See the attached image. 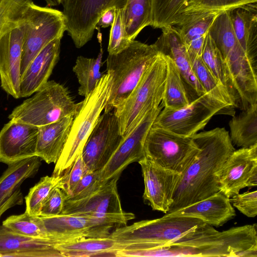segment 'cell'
Instances as JSON below:
<instances>
[{
	"instance_id": "6da1fadb",
	"label": "cell",
	"mask_w": 257,
	"mask_h": 257,
	"mask_svg": "<svg viewBox=\"0 0 257 257\" xmlns=\"http://www.w3.org/2000/svg\"><path fill=\"white\" fill-rule=\"evenodd\" d=\"M191 138L198 151L181 174L173 202L166 214L181 209L219 191L217 174L235 150L229 133L224 127L197 133Z\"/></svg>"
},
{
	"instance_id": "7a4b0ae2",
	"label": "cell",
	"mask_w": 257,
	"mask_h": 257,
	"mask_svg": "<svg viewBox=\"0 0 257 257\" xmlns=\"http://www.w3.org/2000/svg\"><path fill=\"white\" fill-rule=\"evenodd\" d=\"M208 33L220 51L234 87L241 108L257 102L256 65L246 55L234 34L229 11L218 15Z\"/></svg>"
},
{
	"instance_id": "3957f363",
	"label": "cell",
	"mask_w": 257,
	"mask_h": 257,
	"mask_svg": "<svg viewBox=\"0 0 257 257\" xmlns=\"http://www.w3.org/2000/svg\"><path fill=\"white\" fill-rule=\"evenodd\" d=\"M159 54L154 44L134 40L119 53L108 54L106 70L111 75L112 86L104 111H113L125 99Z\"/></svg>"
},
{
	"instance_id": "277c9868",
	"label": "cell",
	"mask_w": 257,
	"mask_h": 257,
	"mask_svg": "<svg viewBox=\"0 0 257 257\" xmlns=\"http://www.w3.org/2000/svg\"><path fill=\"white\" fill-rule=\"evenodd\" d=\"M111 86V75L106 72L92 92L84 97L80 110L74 117L63 150L55 164L52 175L62 176L82 153L88 137L106 106Z\"/></svg>"
},
{
	"instance_id": "5b68a950",
	"label": "cell",
	"mask_w": 257,
	"mask_h": 257,
	"mask_svg": "<svg viewBox=\"0 0 257 257\" xmlns=\"http://www.w3.org/2000/svg\"><path fill=\"white\" fill-rule=\"evenodd\" d=\"M171 243L194 248L198 257H238L243 251L257 248V225H244L220 232L204 223Z\"/></svg>"
},
{
	"instance_id": "8992f818",
	"label": "cell",
	"mask_w": 257,
	"mask_h": 257,
	"mask_svg": "<svg viewBox=\"0 0 257 257\" xmlns=\"http://www.w3.org/2000/svg\"><path fill=\"white\" fill-rule=\"evenodd\" d=\"M167 70L165 57L160 52L132 92L113 110L123 137L130 133L149 111L160 105Z\"/></svg>"
},
{
	"instance_id": "52a82bcc",
	"label": "cell",
	"mask_w": 257,
	"mask_h": 257,
	"mask_svg": "<svg viewBox=\"0 0 257 257\" xmlns=\"http://www.w3.org/2000/svg\"><path fill=\"white\" fill-rule=\"evenodd\" d=\"M204 223L196 218L165 214L159 218L116 227L109 235L120 243L124 249H142L170 243Z\"/></svg>"
},
{
	"instance_id": "ba28073f",
	"label": "cell",
	"mask_w": 257,
	"mask_h": 257,
	"mask_svg": "<svg viewBox=\"0 0 257 257\" xmlns=\"http://www.w3.org/2000/svg\"><path fill=\"white\" fill-rule=\"evenodd\" d=\"M82 104V101H74L63 85L48 80L32 97L16 106L8 118L39 127L69 115L75 116Z\"/></svg>"
},
{
	"instance_id": "9c48e42d",
	"label": "cell",
	"mask_w": 257,
	"mask_h": 257,
	"mask_svg": "<svg viewBox=\"0 0 257 257\" xmlns=\"http://www.w3.org/2000/svg\"><path fill=\"white\" fill-rule=\"evenodd\" d=\"M21 64V76L34 57L50 42L63 37L66 30L62 12L31 3L26 10Z\"/></svg>"
},
{
	"instance_id": "30bf717a",
	"label": "cell",
	"mask_w": 257,
	"mask_h": 257,
	"mask_svg": "<svg viewBox=\"0 0 257 257\" xmlns=\"http://www.w3.org/2000/svg\"><path fill=\"white\" fill-rule=\"evenodd\" d=\"M198 151L191 137L180 136L153 124L144 145L145 156L161 167L181 174Z\"/></svg>"
},
{
	"instance_id": "8fae6325",
	"label": "cell",
	"mask_w": 257,
	"mask_h": 257,
	"mask_svg": "<svg viewBox=\"0 0 257 257\" xmlns=\"http://www.w3.org/2000/svg\"><path fill=\"white\" fill-rule=\"evenodd\" d=\"M226 110L231 111L225 105L205 93L182 108L162 109L153 125L190 137L203 130L214 115Z\"/></svg>"
},
{
	"instance_id": "7c38bea8",
	"label": "cell",
	"mask_w": 257,
	"mask_h": 257,
	"mask_svg": "<svg viewBox=\"0 0 257 257\" xmlns=\"http://www.w3.org/2000/svg\"><path fill=\"white\" fill-rule=\"evenodd\" d=\"M119 178L107 181L88 196L76 200L66 199L61 214L91 216L117 227L126 225L135 215L122 209L117 187Z\"/></svg>"
},
{
	"instance_id": "4fadbf2b",
	"label": "cell",
	"mask_w": 257,
	"mask_h": 257,
	"mask_svg": "<svg viewBox=\"0 0 257 257\" xmlns=\"http://www.w3.org/2000/svg\"><path fill=\"white\" fill-rule=\"evenodd\" d=\"M127 0H64L62 5L66 30L80 48L92 39L102 15L111 8L123 9Z\"/></svg>"
},
{
	"instance_id": "5bb4252c",
	"label": "cell",
	"mask_w": 257,
	"mask_h": 257,
	"mask_svg": "<svg viewBox=\"0 0 257 257\" xmlns=\"http://www.w3.org/2000/svg\"><path fill=\"white\" fill-rule=\"evenodd\" d=\"M160 105L149 111L133 130L123 139L105 165L99 170L101 181L105 183L115 177L130 164L138 162L145 156L144 145L148 133L162 109Z\"/></svg>"
},
{
	"instance_id": "9a60e30c",
	"label": "cell",
	"mask_w": 257,
	"mask_h": 257,
	"mask_svg": "<svg viewBox=\"0 0 257 257\" xmlns=\"http://www.w3.org/2000/svg\"><path fill=\"white\" fill-rule=\"evenodd\" d=\"M123 137L113 111H104L91 132L81 156L89 171L102 168L115 151Z\"/></svg>"
},
{
	"instance_id": "2e32d148",
	"label": "cell",
	"mask_w": 257,
	"mask_h": 257,
	"mask_svg": "<svg viewBox=\"0 0 257 257\" xmlns=\"http://www.w3.org/2000/svg\"><path fill=\"white\" fill-rule=\"evenodd\" d=\"M50 238L61 243L79 238L104 237L117 227L104 219L85 215L41 216Z\"/></svg>"
},
{
	"instance_id": "e0dca14e",
	"label": "cell",
	"mask_w": 257,
	"mask_h": 257,
	"mask_svg": "<svg viewBox=\"0 0 257 257\" xmlns=\"http://www.w3.org/2000/svg\"><path fill=\"white\" fill-rule=\"evenodd\" d=\"M219 191L230 198L257 185V144L234 150L217 174Z\"/></svg>"
},
{
	"instance_id": "ac0fdd59",
	"label": "cell",
	"mask_w": 257,
	"mask_h": 257,
	"mask_svg": "<svg viewBox=\"0 0 257 257\" xmlns=\"http://www.w3.org/2000/svg\"><path fill=\"white\" fill-rule=\"evenodd\" d=\"M138 163L144 178V200L153 210L166 214L173 202L181 174L161 167L146 156Z\"/></svg>"
},
{
	"instance_id": "d6986e66",
	"label": "cell",
	"mask_w": 257,
	"mask_h": 257,
	"mask_svg": "<svg viewBox=\"0 0 257 257\" xmlns=\"http://www.w3.org/2000/svg\"><path fill=\"white\" fill-rule=\"evenodd\" d=\"M38 127L13 120L0 131V162L7 165L36 156Z\"/></svg>"
},
{
	"instance_id": "ffe728a7",
	"label": "cell",
	"mask_w": 257,
	"mask_h": 257,
	"mask_svg": "<svg viewBox=\"0 0 257 257\" xmlns=\"http://www.w3.org/2000/svg\"><path fill=\"white\" fill-rule=\"evenodd\" d=\"M24 31L23 24L0 39L1 86L15 99L21 98L20 69Z\"/></svg>"
},
{
	"instance_id": "44dd1931",
	"label": "cell",
	"mask_w": 257,
	"mask_h": 257,
	"mask_svg": "<svg viewBox=\"0 0 257 257\" xmlns=\"http://www.w3.org/2000/svg\"><path fill=\"white\" fill-rule=\"evenodd\" d=\"M162 33L154 43L159 51L174 62L185 82L191 100L206 93L192 70L188 53L175 26L163 28Z\"/></svg>"
},
{
	"instance_id": "7402d4cb",
	"label": "cell",
	"mask_w": 257,
	"mask_h": 257,
	"mask_svg": "<svg viewBox=\"0 0 257 257\" xmlns=\"http://www.w3.org/2000/svg\"><path fill=\"white\" fill-rule=\"evenodd\" d=\"M42 159L34 156L9 165L0 177V219L7 210L23 203L21 185L38 172Z\"/></svg>"
},
{
	"instance_id": "603a6c76",
	"label": "cell",
	"mask_w": 257,
	"mask_h": 257,
	"mask_svg": "<svg viewBox=\"0 0 257 257\" xmlns=\"http://www.w3.org/2000/svg\"><path fill=\"white\" fill-rule=\"evenodd\" d=\"M59 241L33 237L0 226V256L60 257L56 248Z\"/></svg>"
},
{
	"instance_id": "cb8c5ba5",
	"label": "cell",
	"mask_w": 257,
	"mask_h": 257,
	"mask_svg": "<svg viewBox=\"0 0 257 257\" xmlns=\"http://www.w3.org/2000/svg\"><path fill=\"white\" fill-rule=\"evenodd\" d=\"M61 40V38H57L48 44L34 57L21 76V98L32 95L48 81L59 58Z\"/></svg>"
},
{
	"instance_id": "d4e9b609",
	"label": "cell",
	"mask_w": 257,
	"mask_h": 257,
	"mask_svg": "<svg viewBox=\"0 0 257 257\" xmlns=\"http://www.w3.org/2000/svg\"><path fill=\"white\" fill-rule=\"evenodd\" d=\"M166 214L198 218L205 223L217 227L222 226L236 215L229 198L220 191L204 199Z\"/></svg>"
},
{
	"instance_id": "484cf974",
	"label": "cell",
	"mask_w": 257,
	"mask_h": 257,
	"mask_svg": "<svg viewBox=\"0 0 257 257\" xmlns=\"http://www.w3.org/2000/svg\"><path fill=\"white\" fill-rule=\"evenodd\" d=\"M74 117L69 115L38 127L36 156L48 164H55L65 147Z\"/></svg>"
},
{
	"instance_id": "4316f807",
	"label": "cell",
	"mask_w": 257,
	"mask_h": 257,
	"mask_svg": "<svg viewBox=\"0 0 257 257\" xmlns=\"http://www.w3.org/2000/svg\"><path fill=\"white\" fill-rule=\"evenodd\" d=\"M235 37L249 59L257 61V6L249 4L229 11Z\"/></svg>"
},
{
	"instance_id": "83f0119b",
	"label": "cell",
	"mask_w": 257,
	"mask_h": 257,
	"mask_svg": "<svg viewBox=\"0 0 257 257\" xmlns=\"http://www.w3.org/2000/svg\"><path fill=\"white\" fill-rule=\"evenodd\" d=\"M221 13L206 12L184 15L174 26L188 53L201 56L204 40L214 20Z\"/></svg>"
},
{
	"instance_id": "f1b7e54d",
	"label": "cell",
	"mask_w": 257,
	"mask_h": 257,
	"mask_svg": "<svg viewBox=\"0 0 257 257\" xmlns=\"http://www.w3.org/2000/svg\"><path fill=\"white\" fill-rule=\"evenodd\" d=\"M56 248L63 257L115 256L117 251L124 249L110 235L77 238L58 244Z\"/></svg>"
},
{
	"instance_id": "f546056e",
	"label": "cell",
	"mask_w": 257,
	"mask_h": 257,
	"mask_svg": "<svg viewBox=\"0 0 257 257\" xmlns=\"http://www.w3.org/2000/svg\"><path fill=\"white\" fill-rule=\"evenodd\" d=\"M201 58L217 81L224 88L234 107H240V101L221 54L208 33L201 53Z\"/></svg>"
},
{
	"instance_id": "4dcf8cb0",
	"label": "cell",
	"mask_w": 257,
	"mask_h": 257,
	"mask_svg": "<svg viewBox=\"0 0 257 257\" xmlns=\"http://www.w3.org/2000/svg\"><path fill=\"white\" fill-rule=\"evenodd\" d=\"M233 146L248 148L257 144V102L249 104L229 121Z\"/></svg>"
},
{
	"instance_id": "1f68e13d",
	"label": "cell",
	"mask_w": 257,
	"mask_h": 257,
	"mask_svg": "<svg viewBox=\"0 0 257 257\" xmlns=\"http://www.w3.org/2000/svg\"><path fill=\"white\" fill-rule=\"evenodd\" d=\"M164 55L167 62V70L161 105L164 108L179 109L188 105L191 100L185 82L176 65L170 57Z\"/></svg>"
},
{
	"instance_id": "d6a6232c",
	"label": "cell",
	"mask_w": 257,
	"mask_h": 257,
	"mask_svg": "<svg viewBox=\"0 0 257 257\" xmlns=\"http://www.w3.org/2000/svg\"><path fill=\"white\" fill-rule=\"evenodd\" d=\"M151 0H127L122 9V18L128 39H135L146 27L151 26Z\"/></svg>"
},
{
	"instance_id": "836d02e7",
	"label": "cell",
	"mask_w": 257,
	"mask_h": 257,
	"mask_svg": "<svg viewBox=\"0 0 257 257\" xmlns=\"http://www.w3.org/2000/svg\"><path fill=\"white\" fill-rule=\"evenodd\" d=\"M102 55L103 51L101 48L95 58L83 56L77 57L73 71L79 84L78 92L80 95L85 97L91 92L104 74L100 71Z\"/></svg>"
},
{
	"instance_id": "e575fe53",
	"label": "cell",
	"mask_w": 257,
	"mask_h": 257,
	"mask_svg": "<svg viewBox=\"0 0 257 257\" xmlns=\"http://www.w3.org/2000/svg\"><path fill=\"white\" fill-rule=\"evenodd\" d=\"M192 70L206 93L233 109L234 105L224 88L217 81L203 62L201 57L188 53Z\"/></svg>"
},
{
	"instance_id": "d590c367",
	"label": "cell",
	"mask_w": 257,
	"mask_h": 257,
	"mask_svg": "<svg viewBox=\"0 0 257 257\" xmlns=\"http://www.w3.org/2000/svg\"><path fill=\"white\" fill-rule=\"evenodd\" d=\"M188 0H151V26L155 28L174 26L182 16Z\"/></svg>"
},
{
	"instance_id": "8d00e7d4",
	"label": "cell",
	"mask_w": 257,
	"mask_h": 257,
	"mask_svg": "<svg viewBox=\"0 0 257 257\" xmlns=\"http://www.w3.org/2000/svg\"><path fill=\"white\" fill-rule=\"evenodd\" d=\"M32 0H0V39L23 25L25 14Z\"/></svg>"
},
{
	"instance_id": "74e56055",
	"label": "cell",
	"mask_w": 257,
	"mask_h": 257,
	"mask_svg": "<svg viewBox=\"0 0 257 257\" xmlns=\"http://www.w3.org/2000/svg\"><path fill=\"white\" fill-rule=\"evenodd\" d=\"M64 175L46 176L32 187L25 197L26 212L34 216H40L42 205L50 192L60 186Z\"/></svg>"
},
{
	"instance_id": "f35d334b",
	"label": "cell",
	"mask_w": 257,
	"mask_h": 257,
	"mask_svg": "<svg viewBox=\"0 0 257 257\" xmlns=\"http://www.w3.org/2000/svg\"><path fill=\"white\" fill-rule=\"evenodd\" d=\"M2 225L24 235L50 238L41 216L31 215L26 211L20 215L9 216L3 222Z\"/></svg>"
},
{
	"instance_id": "ab89813d",
	"label": "cell",
	"mask_w": 257,
	"mask_h": 257,
	"mask_svg": "<svg viewBox=\"0 0 257 257\" xmlns=\"http://www.w3.org/2000/svg\"><path fill=\"white\" fill-rule=\"evenodd\" d=\"M256 3L257 0H188L181 17L184 15L206 12L223 13Z\"/></svg>"
},
{
	"instance_id": "60d3db41",
	"label": "cell",
	"mask_w": 257,
	"mask_h": 257,
	"mask_svg": "<svg viewBox=\"0 0 257 257\" xmlns=\"http://www.w3.org/2000/svg\"><path fill=\"white\" fill-rule=\"evenodd\" d=\"M132 41L127 37L122 18V9H115V16L111 26L107 48L108 54H115L127 47Z\"/></svg>"
},
{
	"instance_id": "b9f144b4",
	"label": "cell",
	"mask_w": 257,
	"mask_h": 257,
	"mask_svg": "<svg viewBox=\"0 0 257 257\" xmlns=\"http://www.w3.org/2000/svg\"><path fill=\"white\" fill-rule=\"evenodd\" d=\"M89 171L81 154L69 169L63 174L64 177L60 188L68 197L83 177Z\"/></svg>"
},
{
	"instance_id": "7bdbcfd3",
	"label": "cell",
	"mask_w": 257,
	"mask_h": 257,
	"mask_svg": "<svg viewBox=\"0 0 257 257\" xmlns=\"http://www.w3.org/2000/svg\"><path fill=\"white\" fill-rule=\"evenodd\" d=\"M103 184L100 179L99 170L89 171L83 177L71 194L66 199L76 200L88 196Z\"/></svg>"
},
{
	"instance_id": "ee69618b",
	"label": "cell",
	"mask_w": 257,
	"mask_h": 257,
	"mask_svg": "<svg viewBox=\"0 0 257 257\" xmlns=\"http://www.w3.org/2000/svg\"><path fill=\"white\" fill-rule=\"evenodd\" d=\"M233 206L248 217L257 215V191H247L238 193L229 198Z\"/></svg>"
},
{
	"instance_id": "f6af8a7d",
	"label": "cell",
	"mask_w": 257,
	"mask_h": 257,
	"mask_svg": "<svg viewBox=\"0 0 257 257\" xmlns=\"http://www.w3.org/2000/svg\"><path fill=\"white\" fill-rule=\"evenodd\" d=\"M67 196L59 186L50 192L44 201L40 212V216H53L61 214Z\"/></svg>"
},
{
	"instance_id": "bcb514c9",
	"label": "cell",
	"mask_w": 257,
	"mask_h": 257,
	"mask_svg": "<svg viewBox=\"0 0 257 257\" xmlns=\"http://www.w3.org/2000/svg\"><path fill=\"white\" fill-rule=\"evenodd\" d=\"M115 8L106 10L99 18L97 25L103 28L111 26L115 16Z\"/></svg>"
},
{
	"instance_id": "7dc6e473",
	"label": "cell",
	"mask_w": 257,
	"mask_h": 257,
	"mask_svg": "<svg viewBox=\"0 0 257 257\" xmlns=\"http://www.w3.org/2000/svg\"><path fill=\"white\" fill-rule=\"evenodd\" d=\"M48 7H54L62 4L64 0H44Z\"/></svg>"
}]
</instances>
